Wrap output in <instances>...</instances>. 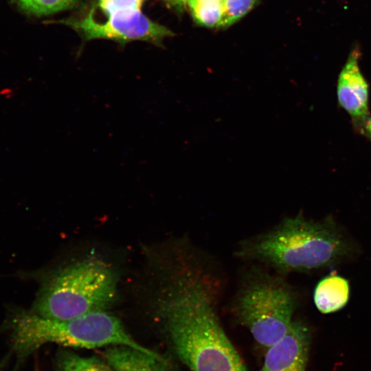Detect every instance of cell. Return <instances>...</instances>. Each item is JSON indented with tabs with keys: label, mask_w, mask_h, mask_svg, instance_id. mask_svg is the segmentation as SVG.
<instances>
[{
	"label": "cell",
	"mask_w": 371,
	"mask_h": 371,
	"mask_svg": "<svg viewBox=\"0 0 371 371\" xmlns=\"http://www.w3.org/2000/svg\"><path fill=\"white\" fill-rule=\"evenodd\" d=\"M202 258L188 256L159 300L166 341L191 371H247L217 315L222 281Z\"/></svg>",
	"instance_id": "1"
},
{
	"label": "cell",
	"mask_w": 371,
	"mask_h": 371,
	"mask_svg": "<svg viewBox=\"0 0 371 371\" xmlns=\"http://www.w3.org/2000/svg\"><path fill=\"white\" fill-rule=\"evenodd\" d=\"M350 249L332 221L315 222L299 214L240 242L234 254L241 260L262 264L283 275L331 265L348 256Z\"/></svg>",
	"instance_id": "2"
},
{
	"label": "cell",
	"mask_w": 371,
	"mask_h": 371,
	"mask_svg": "<svg viewBox=\"0 0 371 371\" xmlns=\"http://www.w3.org/2000/svg\"><path fill=\"white\" fill-rule=\"evenodd\" d=\"M11 328L12 348L19 360L49 343L89 349L123 345L150 354L158 353L138 343L122 322L107 311L56 319L39 316L30 311L17 314L12 319Z\"/></svg>",
	"instance_id": "3"
},
{
	"label": "cell",
	"mask_w": 371,
	"mask_h": 371,
	"mask_svg": "<svg viewBox=\"0 0 371 371\" xmlns=\"http://www.w3.org/2000/svg\"><path fill=\"white\" fill-rule=\"evenodd\" d=\"M118 276L104 260L89 257L67 265L43 283L32 312L65 319L107 311L117 299Z\"/></svg>",
	"instance_id": "4"
},
{
	"label": "cell",
	"mask_w": 371,
	"mask_h": 371,
	"mask_svg": "<svg viewBox=\"0 0 371 371\" xmlns=\"http://www.w3.org/2000/svg\"><path fill=\"white\" fill-rule=\"evenodd\" d=\"M297 302L283 275L253 266L242 276L230 309L254 340L267 349L288 331Z\"/></svg>",
	"instance_id": "5"
},
{
	"label": "cell",
	"mask_w": 371,
	"mask_h": 371,
	"mask_svg": "<svg viewBox=\"0 0 371 371\" xmlns=\"http://www.w3.org/2000/svg\"><path fill=\"white\" fill-rule=\"evenodd\" d=\"M103 22L96 21L90 14L79 21H63L84 34L87 38H112L121 41H158L172 34L165 27L153 22L139 10L119 11L106 14Z\"/></svg>",
	"instance_id": "6"
},
{
	"label": "cell",
	"mask_w": 371,
	"mask_h": 371,
	"mask_svg": "<svg viewBox=\"0 0 371 371\" xmlns=\"http://www.w3.org/2000/svg\"><path fill=\"white\" fill-rule=\"evenodd\" d=\"M311 339L308 327L293 319L286 334L266 349L260 371H306Z\"/></svg>",
	"instance_id": "7"
},
{
	"label": "cell",
	"mask_w": 371,
	"mask_h": 371,
	"mask_svg": "<svg viewBox=\"0 0 371 371\" xmlns=\"http://www.w3.org/2000/svg\"><path fill=\"white\" fill-rule=\"evenodd\" d=\"M360 50L352 49L339 72L337 96L339 106L351 117L355 128L369 117V84L359 66Z\"/></svg>",
	"instance_id": "8"
},
{
	"label": "cell",
	"mask_w": 371,
	"mask_h": 371,
	"mask_svg": "<svg viewBox=\"0 0 371 371\" xmlns=\"http://www.w3.org/2000/svg\"><path fill=\"white\" fill-rule=\"evenodd\" d=\"M103 358L113 371H168L169 363L159 353L153 355L123 345L108 346Z\"/></svg>",
	"instance_id": "9"
},
{
	"label": "cell",
	"mask_w": 371,
	"mask_h": 371,
	"mask_svg": "<svg viewBox=\"0 0 371 371\" xmlns=\"http://www.w3.org/2000/svg\"><path fill=\"white\" fill-rule=\"evenodd\" d=\"M348 282L342 277L332 275L322 279L314 291V302L322 313H330L343 308L349 299Z\"/></svg>",
	"instance_id": "10"
},
{
	"label": "cell",
	"mask_w": 371,
	"mask_h": 371,
	"mask_svg": "<svg viewBox=\"0 0 371 371\" xmlns=\"http://www.w3.org/2000/svg\"><path fill=\"white\" fill-rule=\"evenodd\" d=\"M55 366L56 371H113L103 357L82 356L68 349L58 352Z\"/></svg>",
	"instance_id": "11"
},
{
	"label": "cell",
	"mask_w": 371,
	"mask_h": 371,
	"mask_svg": "<svg viewBox=\"0 0 371 371\" xmlns=\"http://www.w3.org/2000/svg\"><path fill=\"white\" fill-rule=\"evenodd\" d=\"M194 19L207 27L218 26L223 10V0H186Z\"/></svg>",
	"instance_id": "12"
},
{
	"label": "cell",
	"mask_w": 371,
	"mask_h": 371,
	"mask_svg": "<svg viewBox=\"0 0 371 371\" xmlns=\"http://www.w3.org/2000/svg\"><path fill=\"white\" fill-rule=\"evenodd\" d=\"M258 0H223V15L218 27H227L248 13Z\"/></svg>",
	"instance_id": "13"
},
{
	"label": "cell",
	"mask_w": 371,
	"mask_h": 371,
	"mask_svg": "<svg viewBox=\"0 0 371 371\" xmlns=\"http://www.w3.org/2000/svg\"><path fill=\"white\" fill-rule=\"evenodd\" d=\"M77 0H19L27 11L36 14H49L73 7Z\"/></svg>",
	"instance_id": "14"
},
{
	"label": "cell",
	"mask_w": 371,
	"mask_h": 371,
	"mask_svg": "<svg viewBox=\"0 0 371 371\" xmlns=\"http://www.w3.org/2000/svg\"><path fill=\"white\" fill-rule=\"evenodd\" d=\"M143 0H99L101 10L106 14L119 11L139 10Z\"/></svg>",
	"instance_id": "15"
},
{
	"label": "cell",
	"mask_w": 371,
	"mask_h": 371,
	"mask_svg": "<svg viewBox=\"0 0 371 371\" xmlns=\"http://www.w3.org/2000/svg\"><path fill=\"white\" fill-rule=\"evenodd\" d=\"M355 128L357 132L371 141V117H369L363 124Z\"/></svg>",
	"instance_id": "16"
},
{
	"label": "cell",
	"mask_w": 371,
	"mask_h": 371,
	"mask_svg": "<svg viewBox=\"0 0 371 371\" xmlns=\"http://www.w3.org/2000/svg\"><path fill=\"white\" fill-rule=\"evenodd\" d=\"M172 3L178 4V5H184L186 4V0H169Z\"/></svg>",
	"instance_id": "17"
},
{
	"label": "cell",
	"mask_w": 371,
	"mask_h": 371,
	"mask_svg": "<svg viewBox=\"0 0 371 371\" xmlns=\"http://www.w3.org/2000/svg\"><path fill=\"white\" fill-rule=\"evenodd\" d=\"M34 371H39L37 364L36 365Z\"/></svg>",
	"instance_id": "18"
}]
</instances>
